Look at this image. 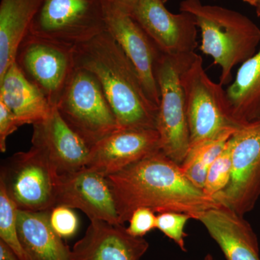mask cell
<instances>
[{"instance_id":"cell-23","label":"cell","mask_w":260,"mask_h":260,"mask_svg":"<svg viewBox=\"0 0 260 260\" xmlns=\"http://www.w3.org/2000/svg\"><path fill=\"white\" fill-rule=\"evenodd\" d=\"M18 207L0 183V240L14 252L20 260H29L20 244L17 229Z\"/></svg>"},{"instance_id":"cell-16","label":"cell","mask_w":260,"mask_h":260,"mask_svg":"<svg viewBox=\"0 0 260 260\" xmlns=\"http://www.w3.org/2000/svg\"><path fill=\"white\" fill-rule=\"evenodd\" d=\"M149 247L143 237H133L124 225L90 220L71 250V260H140Z\"/></svg>"},{"instance_id":"cell-27","label":"cell","mask_w":260,"mask_h":260,"mask_svg":"<svg viewBox=\"0 0 260 260\" xmlns=\"http://www.w3.org/2000/svg\"><path fill=\"white\" fill-rule=\"evenodd\" d=\"M150 208H139L132 213L126 232L133 237H143L148 233L156 229L157 216Z\"/></svg>"},{"instance_id":"cell-17","label":"cell","mask_w":260,"mask_h":260,"mask_svg":"<svg viewBox=\"0 0 260 260\" xmlns=\"http://www.w3.org/2000/svg\"><path fill=\"white\" fill-rule=\"evenodd\" d=\"M216 242L226 260H260L259 242L244 216L220 205L197 217Z\"/></svg>"},{"instance_id":"cell-18","label":"cell","mask_w":260,"mask_h":260,"mask_svg":"<svg viewBox=\"0 0 260 260\" xmlns=\"http://www.w3.org/2000/svg\"><path fill=\"white\" fill-rule=\"evenodd\" d=\"M0 102L23 125H34L44 120L54 108L42 92L26 79L15 61L0 78Z\"/></svg>"},{"instance_id":"cell-13","label":"cell","mask_w":260,"mask_h":260,"mask_svg":"<svg viewBox=\"0 0 260 260\" xmlns=\"http://www.w3.org/2000/svg\"><path fill=\"white\" fill-rule=\"evenodd\" d=\"M60 205L81 210L90 220L122 225L107 177L85 168L58 176L56 206Z\"/></svg>"},{"instance_id":"cell-33","label":"cell","mask_w":260,"mask_h":260,"mask_svg":"<svg viewBox=\"0 0 260 260\" xmlns=\"http://www.w3.org/2000/svg\"><path fill=\"white\" fill-rule=\"evenodd\" d=\"M256 14H257L258 16L260 15V4L259 6L256 8Z\"/></svg>"},{"instance_id":"cell-14","label":"cell","mask_w":260,"mask_h":260,"mask_svg":"<svg viewBox=\"0 0 260 260\" xmlns=\"http://www.w3.org/2000/svg\"><path fill=\"white\" fill-rule=\"evenodd\" d=\"M159 150L156 129H117L90 148L85 168L108 177Z\"/></svg>"},{"instance_id":"cell-8","label":"cell","mask_w":260,"mask_h":260,"mask_svg":"<svg viewBox=\"0 0 260 260\" xmlns=\"http://www.w3.org/2000/svg\"><path fill=\"white\" fill-rule=\"evenodd\" d=\"M58 175L42 150L31 146L2 167L0 183L19 210L51 211L56 206Z\"/></svg>"},{"instance_id":"cell-32","label":"cell","mask_w":260,"mask_h":260,"mask_svg":"<svg viewBox=\"0 0 260 260\" xmlns=\"http://www.w3.org/2000/svg\"><path fill=\"white\" fill-rule=\"evenodd\" d=\"M205 260H214V259L213 256L210 255V254H208V255L205 256Z\"/></svg>"},{"instance_id":"cell-21","label":"cell","mask_w":260,"mask_h":260,"mask_svg":"<svg viewBox=\"0 0 260 260\" xmlns=\"http://www.w3.org/2000/svg\"><path fill=\"white\" fill-rule=\"evenodd\" d=\"M225 91L233 117L239 124L260 118V49L242 63Z\"/></svg>"},{"instance_id":"cell-6","label":"cell","mask_w":260,"mask_h":260,"mask_svg":"<svg viewBox=\"0 0 260 260\" xmlns=\"http://www.w3.org/2000/svg\"><path fill=\"white\" fill-rule=\"evenodd\" d=\"M196 54L172 57L162 54L156 68L160 97L156 130L160 137V150L180 166L190 148L181 74Z\"/></svg>"},{"instance_id":"cell-25","label":"cell","mask_w":260,"mask_h":260,"mask_svg":"<svg viewBox=\"0 0 260 260\" xmlns=\"http://www.w3.org/2000/svg\"><path fill=\"white\" fill-rule=\"evenodd\" d=\"M190 215L178 212H164L157 215L156 229H158L183 251H186L185 238L187 234L184 232L186 224Z\"/></svg>"},{"instance_id":"cell-29","label":"cell","mask_w":260,"mask_h":260,"mask_svg":"<svg viewBox=\"0 0 260 260\" xmlns=\"http://www.w3.org/2000/svg\"><path fill=\"white\" fill-rule=\"evenodd\" d=\"M109 1L114 3L119 9L130 15L135 5L139 0H109Z\"/></svg>"},{"instance_id":"cell-26","label":"cell","mask_w":260,"mask_h":260,"mask_svg":"<svg viewBox=\"0 0 260 260\" xmlns=\"http://www.w3.org/2000/svg\"><path fill=\"white\" fill-rule=\"evenodd\" d=\"M49 222L53 230L61 239L74 236L79 226V220L73 210L61 205L51 210Z\"/></svg>"},{"instance_id":"cell-30","label":"cell","mask_w":260,"mask_h":260,"mask_svg":"<svg viewBox=\"0 0 260 260\" xmlns=\"http://www.w3.org/2000/svg\"><path fill=\"white\" fill-rule=\"evenodd\" d=\"M0 260H20L14 252L0 240Z\"/></svg>"},{"instance_id":"cell-24","label":"cell","mask_w":260,"mask_h":260,"mask_svg":"<svg viewBox=\"0 0 260 260\" xmlns=\"http://www.w3.org/2000/svg\"><path fill=\"white\" fill-rule=\"evenodd\" d=\"M232 149L229 140L223 151L209 168L203 189L205 194L213 198L226 187L232 175Z\"/></svg>"},{"instance_id":"cell-20","label":"cell","mask_w":260,"mask_h":260,"mask_svg":"<svg viewBox=\"0 0 260 260\" xmlns=\"http://www.w3.org/2000/svg\"><path fill=\"white\" fill-rule=\"evenodd\" d=\"M43 0H1L0 78L15 61L19 44L28 34Z\"/></svg>"},{"instance_id":"cell-5","label":"cell","mask_w":260,"mask_h":260,"mask_svg":"<svg viewBox=\"0 0 260 260\" xmlns=\"http://www.w3.org/2000/svg\"><path fill=\"white\" fill-rule=\"evenodd\" d=\"M56 108L65 123L90 148L119 129L102 85L83 68H75Z\"/></svg>"},{"instance_id":"cell-9","label":"cell","mask_w":260,"mask_h":260,"mask_svg":"<svg viewBox=\"0 0 260 260\" xmlns=\"http://www.w3.org/2000/svg\"><path fill=\"white\" fill-rule=\"evenodd\" d=\"M75 47L28 32L19 44L15 62L26 79L56 107L76 68Z\"/></svg>"},{"instance_id":"cell-4","label":"cell","mask_w":260,"mask_h":260,"mask_svg":"<svg viewBox=\"0 0 260 260\" xmlns=\"http://www.w3.org/2000/svg\"><path fill=\"white\" fill-rule=\"evenodd\" d=\"M186 115L190 134V148L232 135L239 124L232 116L226 91L213 81L203 68L198 54L181 74Z\"/></svg>"},{"instance_id":"cell-28","label":"cell","mask_w":260,"mask_h":260,"mask_svg":"<svg viewBox=\"0 0 260 260\" xmlns=\"http://www.w3.org/2000/svg\"><path fill=\"white\" fill-rule=\"evenodd\" d=\"M23 126L18 118L0 102V150L6 151V141L8 137Z\"/></svg>"},{"instance_id":"cell-2","label":"cell","mask_w":260,"mask_h":260,"mask_svg":"<svg viewBox=\"0 0 260 260\" xmlns=\"http://www.w3.org/2000/svg\"><path fill=\"white\" fill-rule=\"evenodd\" d=\"M75 66L90 72L102 85L119 129H156L158 106L148 96L139 74L106 30L75 47Z\"/></svg>"},{"instance_id":"cell-34","label":"cell","mask_w":260,"mask_h":260,"mask_svg":"<svg viewBox=\"0 0 260 260\" xmlns=\"http://www.w3.org/2000/svg\"><path fill=\"white\" fill-rule=\"evenodd\" d=\"M161 1L164 3V4H166V3H167L168 0H161Z\"/></svg>"},{"instance_id":"cell-15","label":"cell","mask_w":260,"mask_h":260,"mask_svg":"<svg viewBox=\"0 0 260 260\" xmlns=\"http://www.w3.org/2000/svg\"><path fill=\"white\" fill-rule=\"evenodd\" d=\"M32 126V146L42 150L58 176L85 168L90 148L65 123L56 107L47 119Z\"/></svg>"},{"instance_id":"cell-31","label":"cell","mask_w":260,"mask_h":260,"mask_svg":"<svg viewBox=\"0 0 260 260\" xmlns=\"http://www.w3.org/2000/svg\"><path fill=\"white\" fill-rule=\"evenodd\" d=\"M244 3H247V4L251 5V6L255 7L257 8L260 4V0H242Z\"/></svg>"},{"instance_id":"cell-19","label":"cell","mask_w":260,"mask_h":260,"mask_svg":"<svg viewBox=\"0 0 260 260\" xmlns=\"http://www.w3.org/2000/svg\"><path fill=\"white\" fill-rule=\"evenodd\" d=\"M50 211L18 210L17 229L20 244L29 260H71V250L54 232Z\"/></svg>"},{"instance_id":"cell-11","label":"cell","mask_w":260,"mask_h":260,"mask_svg":"<svg viewBox=\"0 0 260 260\" xmlns=\"http://www.w3.org/2000/svg\"><path fill=\"white\" fill-rule=\"evenodd\" d=\"M130 15L164 55L185 57L196 54L198 26L190 13H171L161 0H139Z\"/></svg>"},{"instance_id":"cell-12","label":"cell","mask_w":260,"mask_h":260,"mask_svg":"<svg viewBox=\"0 0 260 260\" xmlns=\"http://www.w3.org/2000/svg\"><path fill=\"white\" fill-rule=\"evenodd\" d=\"M105 20L106 30L134 65L149 99L159 107L156 68L162 53L131 15L109 0H106Z\"/></svg>"},{"instance_id":"cell-3","label":"cell","mask_w":260,"mask_h":260,"mask_svg":"<svg viewBox=\"0 0 260 260\" xmlns=\"http://www.w3.org/2000/svg\"><path fill=\"white\" fill-rule=\"evenodd\" d=\"M180 11L190 13L201 31L200 50L210 56L221 68L220 83L232 80V70L256 53L260 29L246 15L217 5L202 4L200 0H184Z\"/></svg>"},{"instance_id":"cell-7","label":"cell","mask_w":260,"mask_h":260,"mask_svg":"<svg viewBox=\"0 0 260 260\" xmlns=\"http://www.w3.org/2000/svg\"><path fill=\"white\" fill-rule=\"evenodd\" d=\"M106 0H43L29 32L75 47L106 31Z\"/></svg>"},{"instance_id":"cell-22","label":"cell","mask_w":260,"mask_h":260,"mask_svg":"<svg viewBox=\"0 0 260 260\" xmlns=\"http://www.w3.org/2000/svg\"><path fill=\"white\" fill-rule=\"evenodd\" d=\"M232 135L205 142L189 148L181 168L184 175L197 187L204 189L210 166L223 151Z\"/></svg>"},{"instance_id":"cell-10","label":"cell","mask_w":260,"mask_h":260,"mask_svg":"<svg viewBox=\"0 0 260 260\" xmlns=\"http://www.w3.org/2000/svg\"><path fill=\"white\" fill-rule=\"evenodd\" d=\"M232 175L213 199L244 216L260 197V118L238 128L230 139Z\"/></svg>"},{"instance_id":"cell-1","label":"cell","mask_w":260,"mask_h":260,"mask_svg":"<svg viewBox=\"0 0 260 260\" xmlns=\"http://www.w3.org/2000/svg\"><path fill=\"white\" fill-rule=\"evenodd\" d=\"M107 179L122 225L139 208H150L158 213L189 214L196 220L200 213L221 205L194 185L181 166L161 150Z\"/></svg>"}]
</instances>
